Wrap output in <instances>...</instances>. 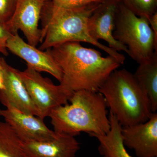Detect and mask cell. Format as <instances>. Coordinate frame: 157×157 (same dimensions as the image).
I'll return each mask as SVG.
<instances>
[{
	"label": "cell",
	"instance_id": "cell-6",
	"mask_svg": "<svg viewBox=\"0 0 157 157\" xmlns=\"http://www.w3.org/2000/svg\"><path fill=\"white\" fill-rule=\"evenodd\" d=\"M21 77L42 120L56 107L68 104L73 93L62 85L54 84L49 78L30 67L20 71Z\"/></svg>",
	"mask_w": 157,
	"mask_h": 157
},
{
	"label": "cell",
	"instance_id": "cell-8",
	"mask_svg": "<svg viewBox=\"0 0 157 157\" xmlns=\"http://www.w3.org/2000/svg\"><path fill=\"white\" fill-rule=\"evenodd\" d=\"M119 0H105L95 10L88 21V30L90 36L96 41L103 40L108 47L116 51L129 54L128 48L113 36Z\"/></svg>",
	"mask_w": 157,
	"mask_h": 157
},
{
	"label": "cell",
	"instance_id": "cell-12",
	"mask_svg": "<svg viewBox=\"0 0 157 157\" xmlns=\"http://www.w3.org/2000/svg\"><path fill=\"white\" fill-rule=\"evenodd\" d=\"M0 117L25 142L45 141L56 135V132L45 124L44 120L36 116L12 108H6L0 109Z\"/></svg>",
	"mask_w": 157,
	"mask_h": 157
},
{
	"label": "cell",
	"instance_id": "cell-11",
	"mask_svg": "<svg viewBox=\"0 0 157 157\" xmlns=\"http://www.w3.org/2000/svg\"><path fill=\"white\" fill-rule=\"evenodd\" d=\"M7 48L24 60L28 67L39 73H49L59 82L61 81V71L48 50L42 51L32 46L20 36L18 33L11 35L7 42Z\"/></svg>",
	"mask_w": 157,
	"mask_h": 157
},
{
	"label": "cell",
	"instance_id": "cell-9",
	"mask_svg": "<svg viewBox=\"0 0 157 157\" xmlns=\"http://www.w3.org/2000/svg\"><path fill=\"white\" fill-rule=\"evenodd\" d=\"M19 70L5 64L4 88L0 90V102L6 108L39 116V113L21 79Z\"/></svg>",
	"mask_w": 157,
	"mask_h": 157
},
{
	"label": "cell",
	"instance_id": "cell-19",
	"mask_svg": "<svg viewBox=\"0 0 157 157\" xmlns=\"http://www.w3.org/2000/svg\"><path fill=\"white\" fill-rule=\"evenodd\" d=\"M54 3L66 8H78L93 3H102L105 0H50Z\"/></svg>",
	"mask_w": 157,
	"mask_h": 157
},
{
	"label": "cell",
	"instance_id": "cell-4",
	"mask_svg": "<svg viewBox=\"0 0 157 157\" xmlns=\"http://www.w3.org/2000/svg\"><path fill=\"white\" fill-rule=\"evenodd\" d=\"M98 92L122 127L145 122L153 113L146 92L126 69L113 71Z\"/></svg>",
	"mask_w": 157,
	"mask_h": 157
},
{
	"label": "cell",
	"instance_id": "cell-13",
	"mask_svg": "<svg viewBox=\"0 0 157 157\" xmlns=\"http://www.w3.org/2000/svg\"><path fill=\"white\" fill-rule=\"evenodd\" d=\"M45 141L25 142L31 157H75L80 144L75 137L63 133Z\"/></svg>",
	"mask_w": 157,
	"mask_h": 157
},
{
	"label": "cell",
	"instance_id": "cell-2",
	"mask_svg": "<svg viewBox=\"0 0 157 157\" xmlns=\"http://www.w3.org/2000/svg\"><path fill=\"white\" fill-rule=\"evenodd\" d=\"M101 3H93L78 8H66L52 1H46L41 14V45L45 51L66 42L89 43L101 49L123 64L125 57L118 52L93 39L89 33L88 21Z\"/></svg>",
	"mask_w": 157,
	"mask_h": 157
},
{
	"label": "cell",
	"instance_id": "cell-14",
	"mask_svg": "<svg viewBox=\"0 0 157 157\" xmlns=\"http://www.w3.org/2000/svg\"><path fill=\"white\" fill-rule=\"evenodd\" d=\"M110 129L105 135L92 136L98 139V150L102 157H133L127 151L121 135L122 126L112 113L109 116Z\"/></svg>",
	"mask_w": 157,
	"mask_h": 157
},
{
	"label": "cell",
	"instance_id": "cell-18",
	"mask_svg": "<svg viewBox=\"0 0 157 157\" xmlns=\"http://www.w3.org/2000/svg\"><path fill=\"white\" fill-rule=\"evenodd\" d=\"M18 0H0V23L6 25L14 14Z\"/></svg>",
	"mask_w": 157,
	"mask_h": 157
},
{
	"label": "cell",
	"instance_id": "cell-17",
	"mask_svg": "<svg viewBox=\"0 0 157 157\" xmlns=\"http://www.w3.org/2000/svg\"><path fill=\"white\" fill-rule=\"evenodd\" d=\"M134 14L147 19L157 11V0H119Z\"/></svg>",
	"mask_w": 157,
	"mask_h": 157
},
{
	"label": "cell",
	"instance_id": "cell-10",
	"mask_svg": "<svg viewBox=\"0 0 157 157\" xmlns=\"http://www.w3.org/2000/svg\"><path fill=\"white\" fill-rule=\"evenodd\" d=\"M121 135L124 145L137 157H157V112L145 122L122 127Z\"/></svg>",
	"mask_w": 157,
	"mask_h": 157
},
{
	"label": "cell",
	"instance_id": "cell-7",
	"mask_svg": "<svg viewBox=\"0 0 157 157\" xmlns=\"http://www.w3.org/2000/svg\"><path fill=\"white\" fill-rule=\"evenodd\" d=\"M48 0H18L14 14L6 25L12 34L22 32L27 42L36 47L41 42L39 21L45 3Z\"/></svg>",
	"mask_w": 157,
	"mask_h": 157
},
{
	"label": "cell",
	"instance_id": "cell-22",
	"mask_svg": "<svg viewBox=\"0 0 157 157\" xmlns=\"http://www.w3.org/2000/svg\"><path fill=\"white\" fill-rule=\"evenodd\" d=\"M6 63L4 59L0 56V90L3 89L4 88V72Z\"/></svg>",
	"mask_w": 157,
	"mask_h": 157
},
{
	"label": "cell",
	"instance_id": "cell-21",
	"mask_svg": "<svg viewBox=\"0 0 157 157\" xmlns=\"http://www.w3.org/2000/svg\"><path fill=\"white\" fill-rule=\"evenodd\" d=\"M148 20L151 27L154 33L155 42L157 44V11L151 16Z\"/></svg>",
	"mask_w": 157,
	"mask_h": 157
},
{
	"label": "cell",
	"instance_id": "cell-20",
	"mask_svg": "<svg viewBox=\"0 0 157 157\" xmlns=\"http://www.w3.org/2000/svg\"><path fill=\"white\" fill-rule=\"evenodd\" d=\"M12 35L6 26L0 23V53L6 56L9 55L7 42Z\"/></svg>",
	"mask_w": 157,
	"mask_h": 157
},
{
	"label": "cell",
	"instance_id": "cell-1",
	"mask_svg": "<svg viewBox=\"0 0 157 157\" xmlns=\"http://www.w3.org/2000/svg\"><path fill=\"white\" fill-rule=\"evenodd\" d=\"M62 73L60 84L72 92H98L121 64L113 57L102 56L99 51L83 47L80 42H66L47 49Z\"/></svg>",
	"mask_w": 157,
	"mask_h": 157
},
{
	"label": "cell",
	"instance_id": "cell-15",
	"mask_svg": "<svg viewBox=\"0 0 157 157\" xmlns=\"http://www.w3.org/2000/svg\"><path fill=\"white\" fill-rule=\"evenodd\" d=\"M150 101L152 113L157 110V52L149 59L139 64L135 74Z\"/></svg>",
	"mask_w": 157,
	"mask_h": 157
},
{
	"label": "cell",
	"instance_id": "cell-16",
	"mask_svg": "<svg viewBox=\"0 0 157 157\" xmlns=\"http://www.w3.org/2000/svg\"><path fill=\"white\" fill-rule=\"evenodd\" d=\"M0 157H31L25 142L5 121H0Z\"/></svg>",
	"mask_w": 157,
	"mask_h": 157
},
{
	"label": "cell",
	"instance_id": "cell-3",
	"mask_svg": "<svg viewBox=\"0 0 157 157\" xmlns=\"http://www.w3.org/2000/svg\"><path fill=\"white\" fill-rule=\"evenodd\" d=\"M70 104L56 107L48 117L54 131L75 137L81 132L90 136L105 135L110 129L107 106L99 92L81 90L74 92Z\"/></svg>",
	"mask_w": 157,
	"mask_h": 157
},
{
	"label": "cell",
	"instance_id": "cell-5",
	"mask_svg": "<svg viewBox=\"0 0 157 157\" xmlns=\"http://www.w3.org/2000/svg\"><path fill=\"white\" fill-rule=\"evenodd\" d=\"M113 36L126 46L129 56L138 64L148 59L157 52L154 33L148 19L137 16L120 1Z\"/></svg>",
	"mask_w": 157,
	"mask_h": 157
}]
</instances>
